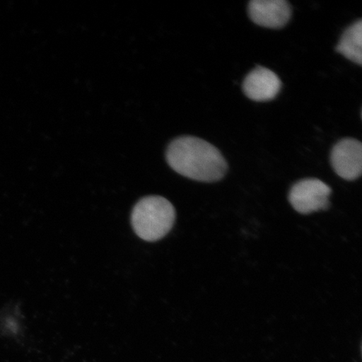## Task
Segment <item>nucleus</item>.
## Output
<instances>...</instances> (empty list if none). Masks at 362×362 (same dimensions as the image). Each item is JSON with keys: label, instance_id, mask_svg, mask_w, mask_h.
Masks as SVG:
<instances>
[{"label": "nucleus", "instance_id": "6", "mask_svg": "<svg viewBox=\"0 0 362 362\" xmlns=\"http://www.w3.org/2000/svg\"><path fill=\"white\" fill-rule=\"evenodd\" d=\"M282 83L277 74L264 66H257L243 81L246 96L255 102L273 100L281 90Z\"/></svg>", "mask_w": 362, "mask_h": 362}, {"label": "nucleus", "instance_id": "3", "mask_svg": "<svg viewBox=\"0 0 362 362\" xmlns=\"http://www.w3.org/2000/svg\"><path fill=\"white\" fill-rule=\"evenodd\" d=\"M332 188L324 181L308 178L298 181L288 193V201L293 209L300 214L327 210Z\"/></svg>", "mask_w": 362, "mask_h": 362}, {"label": "nucleus", "instance_id": "1", "mask_svg": "<svg viewBox=\"0 0 362 362\" xmlns=\"http://www.w3.org/2000/svg\"><path fill=\"white\" fill-rule=\"evenodd\" d=\"M166 160L178 174L202 182H216L223 179L228 170L218 148L192 136L173 140L167 148Z\"/></svg>", "mask_w": 362, "mask_h": 362}, {"label": "nucleus", "instance_id": "2", "mask_svg": "<svg viewBox=\"0 0 362 362\" xmlns=\"http://www.w3.org/2000/svg\"><path fill=\"white\" fill-rule=\"evenodd\" d=\"M175 210L165 198L149 196L134 206L131 224L134 233L147 242H156L165 236L173 228Z\"/></svg>", "mask_w": 362, "mask_h": 362}, {"label": "nucleus", "instance_id": "7", "mask_svg": "<svg viewBox=\"0 0 362 362\" xmlns=\"http://www.w3.org/2000/svg\"><path fill=\"white\" fill-rule=\"evenodd\" d=\"M336 49L348 60L362 64V20L353 23L344 31Z\"/></svg>", "mask_w": 362, "mask_h": 362}, {"label": "nucleus", "instance_id": "5", "mask_svg": "<svg viewBox=\"0 0 362 362\" xmlns=\"http://www.w3.org/2000/svg\"><path fill=\"white\" fill-rule=\"evenodd\" d=\"M248 16L257 25L280 29L291 20L292 8L286 0H252L248 4Z\"/></svg>", "mask_w": 362, "mask_h": 362}, {"label": "nucleus", "instance_id": "4", "mask_svg": "<svg viewBox=\"0 0 362 362\" xmlns=\"http://www.w3.org/2000/svg\"><path fill=\"white\" fill-rule=\"evenodd\" d=\"M333 170L344 180L358 179L362 172V144L359 140L347 138L339 140L330 153Z\"/></svg>", "mask_w": 362, "mask_h": 362}]
</instances>
